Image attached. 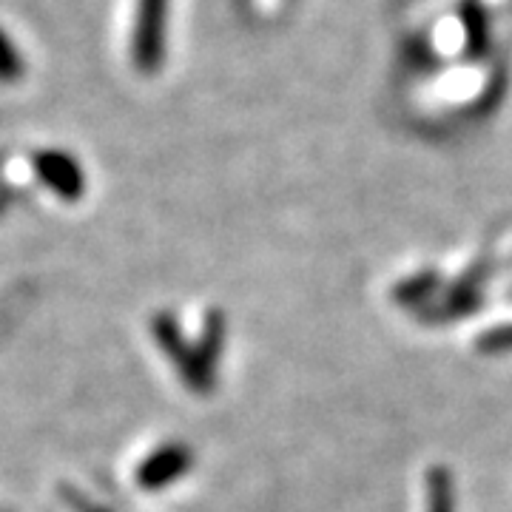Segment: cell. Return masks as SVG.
I'll use <instances>...</instances> for the list:
<instances>
[{
	"instance_id": "1",
	"label": "cell",
	"mask_w": 512,
	"mask_h": 512,
	"mask_svg": "<svg viewBox=\"0 0 512 512\" xmlns=\"http://www.w3.org/2000/svg\"><path fill=\"white\" fill-rule=\"evenodd\" d=\"M151 330H154L157 345L168 356V362L174 365V370L183 379L185 387L191 393H200V396L211 393L214 390V373L202 365L200 350H197V345H191L185 339L183 330L177 325V319L168 316V313H157L154 322H151Z\"/></svg>"
},
{
	"instance_id": "2",
	"label": "cell",
	"mask_w": 512,
	"mask_h": 512,
	"mask_svg": "<svg viewBox=\"0 0 512 512\" xmlns=\"http://www.w3.org/2000/svg\"><path fill=\"white\" fill-rule=\"evenodd\" d=\"M194 467V453L191 447H185L180 441H165L157 450H151L140 467H137V487L140 490H148V493H157V490H165L171 484H177L180 478Z\"/></svg>"
},
{
	"instance_id": "3",
	"label": "cell",
	"mask_w": 512,
	"mask_h": 512,
	"mask_svg": "<svg viewBox=\"0 0 512 512\" xmlns=\"http://www.w3.org/2000/svg\"><path fill=\"white\" fill-rule=\"evenodd\" d=\"M37 171L43 177V183L49 185L55 194L63 200H77L83 194V168L69 160L66 154H43L37 157Z\"/></svg>"
},
{
	"instance_id": "4",
	"label": "cell",
	"mask_w": 512,
	"mask_h": 512,
	"mask_svg": "<svg viewBox=\"0 0 512 512\" xmlns=\"http://www.w3.org/2000/svg\"><path fill=\"white\" fill-rule=\"evenodd\" d=\"M427 512H456V490L447 467H433L427 473Z\"/></svg>"
},
{
	"instance_id": "5",
	"label": "cell",
	"mask_w": 512,
	"mask_h": 512,
	"mask_svg": "<svg viewBox=\"0 0 512 512\" xmlns=\"http://www.w3.org/2000/svg\"><path fill=\"white\" fill-rule=\"evenodd\" d=\"M478 348L487 350V353H504V350H512V325L484 333V336L478 339Z\"/></svg>"
},
{
	"instance_id": "6",
	"label": "cell",
	"mask_w": 512,
	"mask_h": 512,
	"mask_svg": "<svg viewBox=\"0 0 512 512\" xmlns=\"http://www.w3.org/2000/svg\"><path fill=\"white\" fill-rule=\"evenodd\" d=\"M72 507L77 512H109V510H103V507H97V504H92V501H89V498H83V495H74Z\"/></svg>"
}]
</instances>
